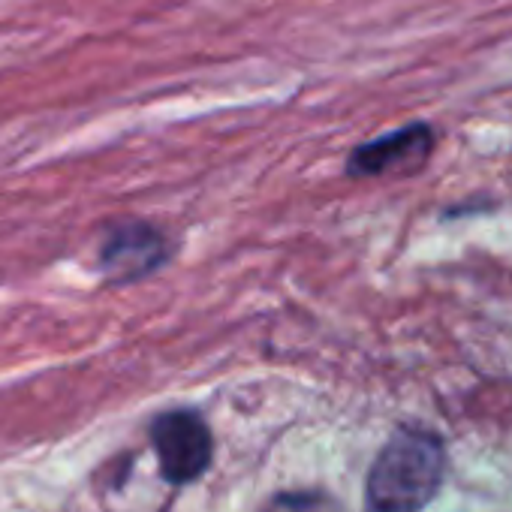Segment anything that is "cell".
Returning a JSON list of instances; mask_svg holds the SVG:
<instances>
[{
	"label": "cell",
	"mask_w": 512,
	"mask_h": 512,
	"mask_svg": "<svg viewBox=\"0 0 512 512\" xmlns=\"http://www.w3.org/2000/svg\"><path fill=\"white\" fill-rule=\"evenodd\" d=\"M443 470L446 449L437 434L416 425L398 428L368 473L371 512H422L437 494Z\"/></svg>",
	"instance_id": "6da1fadb"
},
{
	"label": "cell",
	"mask_w": 512,
	"mask_h": 512,
	"mask_svg": "<svg viewBox=\"0 0 512 512\" xmlns=\"http://www.w3.org/2000/svg\"><path fill=\"white\" fill-rule=\"evenodd\" d=\"M97 260L109 284H136L157 275L172 260V241L145 220H121L106 229Z\"/></svg>",
	"instance_id": "7a4b0ae2"
},
{
	"label": "cell",
	"mask_w": 512,
	"mask_h": 512,
	"mask_svg": "<svg viewBox=\"0 0 512 512\" xmlns=\"http://www.w3.org/2000/svg\"><path fill=\"white\" fill-rule=\"evenodd\" d=\"M151 443L160 461L163 476L172 485H184L199 479L211 464V431L205 419L193 410H169L160 413L151 425Z\"/></svg>",
	"instance_id": "3957f363"
},
{
	"label": "cell",
	"mask_w": 512,
	"mask_h": 512,
	"mask_svg": "<svg viewBox=\"0 0 512 512\" xmlns=\"http://www.w3.org/2000/svg\"><path fill=\"white\" fill-rule=\"evenodd\" d=\"M434 154V130L422 121L404 124L386 136L362 142L347 157L350 178H398V175H419Z\"/></svg>",
	"instance_id": "277c9868"
}]
</instances>
